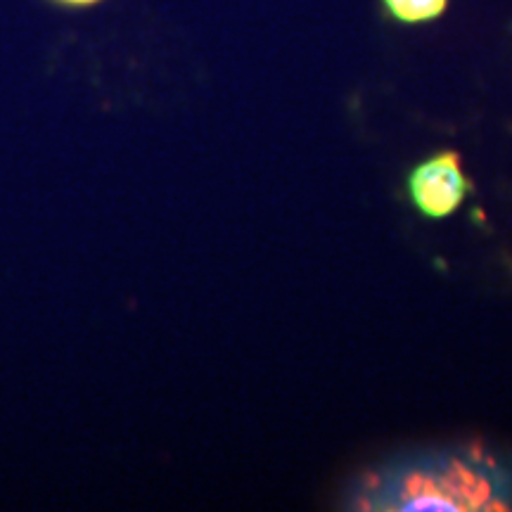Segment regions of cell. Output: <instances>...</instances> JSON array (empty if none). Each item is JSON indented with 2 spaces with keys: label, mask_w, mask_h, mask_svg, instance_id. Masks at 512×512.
<instances>
[{
  "label": "cell",
  "mask_w": 512,
  "mask_h": 512,
  "mask_svg": "<svg viewBox=\"0 0 512 512\" xmlns=\"http://www.w3.org/2000/svg\"><path fill=\"white\" fill-rule=\"evenodd\" d=\"M510 484L498 467L482 463H451L437 475L418 472L403 484L401 508L406 510H505Z\"/></svg>",
  "instance_id": "1"
},
{
  "label": "cell",
  "mask_w": 512,
  "mask_h": 512,
  "mask_svg": "<svg viewBox=\"0 0 512 512\" xmlns=\"http://www.w3.org/2000/svg\"><path fill=\"white\" fill-rule=\"evenodd\" d=\"M408 197L418 214L430 221H441L453 216L463 207L472 183L463 169V159L458 152H439L427 157L408 174Z\"/></svg>",
  "instance_id": "2"
},
{
  "label": "cell",
  "mask_w": 512,
  "mask_h": 512,
  "mask_svg": "<svg viewBox=\"0 0 512 512\" xmlns=\"http://www.w3.org/2000/svg\"><path fill=\"white\" fill-rule=\"evenodd\" d=\"M387 17L396 24H427L444 15L448 0H382Z\"/></svg>",
  "instance_id": "3"
},
{
  "label": "cell",
  "mask_w": 512,
  "mask_h": 512,
  "mask_svg": "<svg viewBox=\"0 0 512 512\" xmlns=\"http://www.w3.org/2000/svg\"><path fill=\"white\" fill-rule=\"evenodd\" d=\"M53 5H60V8H69V10H83V8H93V5L102 3V0H50Z\"/></svg>",
  "instance_id": "4"
}]
</instances>
